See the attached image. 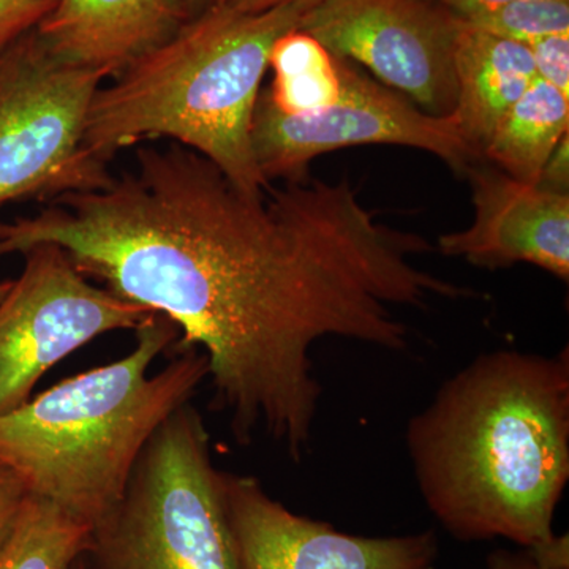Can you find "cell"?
Here are the masks:
<instances>
[{"label": "cell", "instance_id": "7", "mask_svg": "<svg viewBox=\"0 0 569 569\" xmlns=\"http://www.w3.org/2000/svg\"><path fill=\"white\" fill-rule=\"evenodd\" d=\"M339 59V58H337ZM343 93L339 102L306 114H284L260 92L252 121V149L266 181H302L321 153L359 144H396L440 157L466 176L482 159L460 137L452 114L433 116L406 96L339 59Z\"/></svg>", "mask_w": 569, "mask_h": 569}, {"label": "cell", "instance_id": "6", "mask_svg": "<svg viewBox=\"0 0 569 569\" xmlns=\"http://www.w3.org/2000/svg\"><path fill=\"white\" fill-rule=\"evenodd\" d=\"M102 82L96 71L59 61L36 31L0 56V208L111 182L108 163L82 144Z\"/></svg>", "mask_w": 569, "mask_h": 569}, {"label": "cell", "instance_id": "1", "mask_svg": "<svg viewBox=\"0 0 569 569\" xmlns=\"http://www.w3.org/2000/svg\"><path fill=\"white\" fill-rule=\"evenodd\" d=\"M56 244L88 279L170 318L208 361L212 406L239 445L263 436L301 462L321 385L312 348L328 337L406 351L395 306L470 290L418 268L421 234L378 222L350 181H290L250 194L201 153L142 146L103 189L61 194L0 220V257Z\"/></svg>", "mask_w": 569, "mask_h": 569}, {"label": "cell", "instance_id": "27", "mask_svg": "<svg viewBox=\"0 0 569 569\" xmlns=\"http://www.w3.org/2000/svg\"><path fill=\"white\" fill-rule=\"evenodd\" d=\"M11 283H13V280H3V282H0V301L9 293Z\"/></svg>", "mask_w": 569, "mask_h": 569}, {"label": "cell", "instance_id": "22", "mask_svg": "<svg viewBox=\"0 0 569 569\" xmlns=\"http://www.w3.org/2000/svg\"><path fill=\"white\" fill-rule=\"evenodd\" d=\"M531 559L545 569H569V537L553 535L549 541L533 549H527Z\"/></svg>", "mask_w": 569, "mask_h": 569}, {"label": "cell", "instance_id": "12", "mask_svg": "<svg viewBox=\"0 0 569 569\" xmlns=\"http://www.w3.org/2000/svg\"><path fill=\"white\" fill-rule=\"evenodd\" d=\"M189 21L183 0H58L36 29L59 61L116 78Z\"/></svg>", "mask_w": 569, "mask_h": 569}, {"label": "cell", "instance_id": "2", "mask_svg": "<svg viewBox=\"0 0 569 569\" xmlns=\"http://www.w3.org/2000/svg\"><path fill=\"white\" fill-rule=\"evenodd\" d=\"M427 508L460 541L533 549L556 535L569 479V353L478 356L410 419Z\"/></svg>", "mask_w": 569, "mask_h": 569}, {"label": "cell", "instance_id": "24", "mask_svg": "<svg viewBox=\"0 0 569 569\" xmlns=\"http://www.w3.org/2000/svg\"><path fill=\"white\" fill-rule=\"evenodd\" d=\"M430 2L452 11V13L458 14L459 18H466L468 14L493 9V7L511 2V0H430Z\"/></svg>", "mask_w": 569, "mask_h": 569}, {"label": "cell", "instance_id": "4", "mask_svg": "<svg viewBox=\"0 0 569 569\" xmlns=\"http://www.w3.org/2000/svg\"><path fill=\"white\" fill-rule=\"evenodd\" d=\"M126 358L66 378L0 415V460L31 496L93 529L121 500L142 448L208 378L198 348L156 376L152 362L179 340L178 326L152 312Z\"/></svg>", "mask_w": 569, "mask_h": 569}, {"label": "cell", "instance_id": "9", "mask_svg": "<svg viewBox=\"0 0 569 569\" xmlns=\"http://www.w3.org/2000/svg\"><path fill=\"white\" fill-rule=\"evenodd\" d=\"M299 29L336 58L362 63L429 114L455 111L462 20L452 11L430 0H320Z\"/></svg>", "mask_w": 569, "mask_h": 569}, {"label": "cell", "instance_id": "3", "mask_svg": "<svg viewBox=\"0 0 569 569\" xmlns=\"http://www.w3.org/2000/svg\"><path fill=\"white\" fill-rule=\"evenodd\" d=\"M313 6L246 13L213 3L99 88L86 119V151L108 163L121 149L170 138L211 160L242 192L263 194L271 183L252 149L261 81L272 44L299 29Z\"/></svg>", "mask_w": 569, "mask_h": 569}, {"label": "cell", "instance_id": "20", "mask_svg": "<svg viewBox=\"0 0 569 569\" xmlns=\"http://www.w3.org/2000/svg\"><path fill=\"white\" fill-rule=\"evenodd\" d=\"M31 492L13 468L0 460V548L9 539Z\"/></svg>", "mask_w": 569, "mask_h": 569}, {"label": "cell", "instance_id": "8", "mask_svg": "<svg viewBox=\"0 0 569 569\" xmlns=\"http://www.w3.org/2000/svg\"><path fill=\"white\" fill-rule=\"evenodd\" d=\"M0 301V415L32 399L48 370L99 336L137 329L151 310L97 287L56 244L22 253Z\"/></svg>", "mask_w": 569, "mask_h": 569}, {"label": "cell", "instance_id": "11", "mask_svg": "<svg viewBox=\"0 0 569 569\" xmlns=\"http://www.w3.org/2000/svg\"><path fill=\"white\" fill-rule=\"evenodd\" d=\"M475 219L467 230L441 236L438 249L479 268L530 263L569 279V193L529 186L485 160L466 173Z\"/></svg>", "mask_w": 569, "mask_h": 569}, {"label": "cell", "instance_id": "23", "mask_svg": "<svg viewBox=\"0 0 569 569\" xmlns=\"http://www.w3.org/2000/svg\"><path fill=\"white\" fill-rule=\"evenodd\" d=\"M489 569H545L535 563L529 552L498 549L488 557Z\"/></svg>", "mask_w": 569, "mask_h": 569}, {"label": "cell", "instance_id": "5", "mask_svg": "<svg viewBox=\"0 0 569 569\" xmlns=\"http://www.w3.org/2000/svg\"><path fill=\"white\" fill-rule=\"evenodd\" d=\"M220 473L200 411L179 407L91 530L86 569H239Z\"/></svg>", "mask_w": 569, "mask_h": 569}, {"label": "cell", "instance_id": "19", "mask_svg": "<svg viewBox=\"0 0 569 569\" xmlns=\"http://www.w3.org/2000/svg\"><path fill=\"white\" fill-rule=\"evenodd\" d=\"M538 80L569 97V33L545 37L527 44Z\"/></svg>", "mask_w": 569, "mask_h": 569}, {"label": "cell", "instance_id": "13", "mask_svg": "<svg viewBox=\"0 0 569 569\" xmlns=\"http://www.w3.org/2000/svg\"><path fill=\"white\" fill-rule=\"evenodd\" d=\"M458 100L451 112L463 141L482 157L498 122L538 80L527 44L462 21L455 52Z\"/></svg>", "mask_w": 569, "mask_h": 569}, {"label": "cell", "instance_id": "17", "mask_svg": "<svg viewBox=\"0 0 569 569\" xmlns=\"http://www.w3.org/2000/svg\"><path fill=\"white\" fill-rule=\"evenodd\" d=\"M460 20L490 36L530 44L569 33V0H511Z\"/></svg>", "mask_w": 569, "mask_h": 569}, {"label": "cell", "instance_id": "15", "mask_svg": "<svg viewBox=\"0 0 569 569\" xmlns=\"http://www.w3.org/2000/svg\"><path fill=\"white\" fill-rule=\"evenodd\" d=\"M268 63L274 71V81L264 93L272 107L284 114L323 110L342 97L339 59L301 29L276 40Z\"/></svg>", "mask_w": 569, "mask_h": 569}, {"label": "cell", "instance_id": "28", "mask_svg": "<svg viewBox=\"0 0 569 569\" xmlns=\"http://www.w3.org/2000/svg\"><path fill=\"white\" fill-rule=\"evenodd\" d=\"M71 569H86L84 560H82V557L81 559L77 560V563H74L73 568Z\"/></svg>", "mask_w": 569, "mask_h": 569}, {"label": "cell", "instance_id": "14", "mask_svg": "<svg viewBox=\"0 0 569 569\" xmlns=\"http://www.w3.org/2000/svg\"><path fill=\"white\" fill-rule=\"evenodd\" d=\"M569 129V97L541 80L501 118L482 149V159L529 186H538L542 168Z\"/></svg>", "mask_w": 569, "mask_h": 569}, {"label": "cell", "instance_id": "18", "mask_svg": "<svg viewBox=\"0 0 569 569\" xmlns=\"http://www.w3.org/2000/svg\"><path fill=\"white\" fill-rule=\"evenodd\" d=\"M58 0H0V56L39 28Z\"/></svg>", "mask_w": 569, "mask_h": 569}, {"label": "cell", "instance_id": "21", "mask_svg": "<svg viewBox=\"0 0 569 569\" xmlns=\"http://www.w3.org/2000/svg\"><path fill=\"white\" fill-rule=\"evenodd\" d=\"M542 189L552 192L569 193V140L568 134L561 138L557 148L550 153L548 163L542 168L538 182Z\"/></svg>", "mask_w": 569, "mask_h": 569}, {"label": "cell", "instance_id": "25", "mask_svg": "<svg viewBox=\"0 0 569 569\" xmlns=\"http://www.w3.org/2000/svg\"><path fill=\"white\" fill-rule=\"evenodd\" d=\"M223 6L238 11H246V13H258V11H266L274 9V7L287 6V3L295 2H320V0H217ZM216 2V3H217Z\"/></svg>", "mask_w": 569, "mask_h": 569}, {"label": "cell", "instance_id": "10", "mask_svg": "<svg viewBox=\"0 0 569 569\" xmlns=\"http://www.w3.org/2000/svg\"><path fill=\"white\" fill-rule=\"evenodd\" d=\"M239 569H436L433 531L359 537L296 515L244 475L220 473Z\"/></svg>", "mask_w": 569, "mask_h": 569}, {"label": "cell", "instance_id": "16", "mask_svg": "<svg viewBox=\"0 0 569 569\" xmlns=\"http://www.w3.org/2000/svg\"><path fill=\"white\" fill-rule=\"evenodd\" d=\"M89 538L88 526L31 496L0 548V569H71L84 556Z\"/></svg>", "mask_w": 569, "mask_h": 569}, {"label": "cell", "instance_id": "26", "mask_svg": "<svg viewBox=\"0 0 569 569\" xmlns=\"http://www.w3.org/2000/svg\"><path fill=\"white\" fill-rule=\"evenodd\" d=\"M216 2L217 0H183V6H186L189 20H192V18L203 13L204 10H208Z\"/></svg>", "mask_w": 569, "mask_h": 569}]
</instances>
